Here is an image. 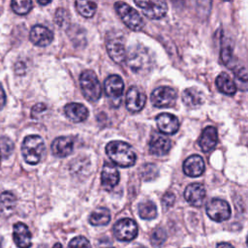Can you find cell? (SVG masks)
<instances>
[{"label":"cell","mask_w":248,"mask_h":248,"mask_svg":"<svg viewBox=\"0 0 248 248\" xmlns=\"http://www.w3.org/2000/svg\"><path fill=\"white\" fill-rule=\"evenodd\" d=\"M106 152L114 164L122 168L132 167L137 160L136 152L132 146L121 140L109 141L106 146Z\"/></svg>","instance_id":"6da1fadb"},{"label":"cell","mask_w":248,"mask_h":248,"mask_svg":"<svg viewBox=\"0 0 248 248\" xmlns=\"http://www.w3.org/2000/svg\"><path fill=\"white\" fill-rule=\"evenodd\" d=\"M126 59L129 68L138 75H143L148 72L153 62L150 50L141 45L132 46L128 51Z\"/></svg>","instance_id":"7a4b0ae2"},{"label":"cell","mask_w":248,"mask_h":248,"mask_svg":"<svg viewBox=\"0 0 248 248\" xmlns=\"http://www.w3.org/2000/svg\"><path fill=\"white\" fill-rule=\"evenodd\" d=\"M45 152L43 139L37 135L27 136L21 145V153L26 163L31 165L38 164Z\"/></svg>","instance_id":"3957f363"},{"label":"cell","mask_w":248,"mask_h":248,"mask_svg":"<svg viewBox=\"0 0 248 248\" xmlns=\"http://www.w3.org/2000/svg\"><path fill=\"white\" fill-rule=\"evenodd\" d=\"M80 88L83 96L90 102H96L102 95V87L96 74L91 70L81 73L79 78Z\"/></svg>","instance_id":"277c9868"},{"label":"cell","mask_w":248,"mask_h":248,"mask_svg":"<svg viewBox=\"0 0 248 248\" xmlns=\"http://www.w3.org/2000/svg\"><path fill=\"white\" fill-rule=\"evenodd\" d=\"M115 11L119 15L122 21L127 27L133 31H140L143 28L144 22L140 15L134 8L124 2H116L114 4Z\"/></svg>","instance_id":"5b68a950"},{"label":"cell","mask_w":248,"mask_h":248,"mask_svg":"<svg viewBox=\"0 0 248 248\" xmlns=\"http://www.w3.org/2000/svg\"><path fill=\"white\" fill-rule=\"evenodd\" d=\"M107 50L109 57L117 64H121L126 58L124 37L119 32H109L106 40Z\"/></svg>","instance_id":"8992f818"},{"label":"cell","mask_w":248,"mask_h":248,"mask_svg":"<svg viewBox=\"0 0 248 248\" xmlns=\"http://www.w3.org/2000/svg\"><path fill=\"white\" fill-rule=\"evenodd\" d=\"M105 93L110 103L114 108H117L122 99L124 91V82L118 75H111L108 77L104 83Z\"/></svg>","instance_id":"52a82bcc"},{"label":"cell","mask_w":248,"mask_h":248,"mask_svg":"<svg viewBox=\"0 0 248 248\" xmlns=\"http://www.w3.org/2000/svg\"><path fill=\"white\" fill-rule=\"evenodd\" d=\"M113 234L120 241H131L138 234V227L134 220L123 218L113 226Z\"/></svg>","instance_id":"ba28073f"},{"label":"cell","mask_w":248,"mask_h":248,"mask_svg":"<svg viewBox=\"0 0 248 248\" xmlns=\"http://www.w3.org/2000/svg\"><path fill=\"white\" fill-rule=\"evenodd\" d=\"M206 214L216 222H223L231 217V207L229 203L221 199H212L206 204Z\"/></svg>","instance_id":"9c48e42d"},{"label":"cell","mask_w":248,"mask_h":248,"mask_svg":"<svg viewBox=\"0 0 248 248\" xmlns=\"http://www.w3.org/2000/svg\"><path fill=\"white\" fill-rule=\"evenodd\" d=\"M135 4L139 6L143 15L151 19H160L164 17L168 12V6L165 1H135Z\"/></svg>","instance_id":"30bf717a"},{"label":"cell","mask_w":248,"mask_h":248,"mask_svg":"<svg viewBox=\"0 0 248 248\" xmlns=\"http://www.w3.org/2000/svg\"><path fill=\"white\" fill-rule=\"evenodd\" d=\"M151 103L157 108H168L174 104L176 100V92L169 86H160L151 93Z\"/></svg>","instance_id":"8fae6325"},{"label":"cell","mask_w":248,"mask_h":248,"mask_svg":"<svg viewBox=\"0 0 248 248\" xmlns=\"http://www.w3.org/2000/svg\"><path fill=\"white\" fill-rule=\"evenodd\" d=\"M145 95L136 86H131L126 94V108L131 112L141 110L145 105Z\"/></svg>","instance_id":"7c38bea8"},{"label":"cell","mask_w":248,"mask_h":248,"mask_svg":"<svg viewBox=\"0 0 248 248\" xmlns=\"http://www.w3.org/2000/svg\"><path fill=\"white\" fill-rule=\"evenodd\" d=\"M171 141L159 133H153L149 140V152L156 156H164L169 153Z\"/></svg>","instance_id":"4fadbf2b"},{"label":"cell","mask_w":248,"mask_h":248,"mask_svg":"<svg viewBox=\"0 0 248 248\" xmlns=\"http://www.w3.org/2000/svg\"><path fill=\"white\" fill-rule=\"evenodd\" d=\"M156 123L159 131L163 134L172 135L179 129V120L171 113L163 112L156 117Z\"/></svg>","instance_id":"5bb4252c"},{"label":"cell","mask_w":248,"mask_h":248,"mask_svg":"<svg viewBox=\"0 0 248 248\" xmlns=\"http://www.w3.org/2000/svg\"><path fill=\"white\" fill-rule=\"evenodd\" d=\"M185 200L193 206H202L205 200V189L201 183H192L184 191Z\"/></svg>","instance_id":"9a60e30c"},{"label":"cell","mask_w":248,"mask_h":248,"mask_svg":"<svg viewBox=\"0 0 248 248\" xmlns=\"http://www.w3.org/2000/svg\"><path fill=\"white\" fill-rule=\"evenodd\" d=\"M30 41L39 46H46L53 40L52 32L43 25H34L30 30Z\"/></svg>","instance_id":"2e32d148"},{"label":"cell","mask_w":248,"mask_h":248,"mask_svg":"<svg viewBox=\"0 0 248 248\" xmlns=\"http://www.w3.org/2000/svg\"><path fill=\"white\" fill-rule=\"evenodd\" d=\"M119 181V172L117 169L109 163H106L103 167L101 173V182L102 186L109 191L112 190Z\"/></svg>","instance_id":"e0dca14e"},{"label":"cell","mask_w":248,"mask_h":248,"mask_svg":"<svg viewBox=\"0 0 248 248\" xmlns=\"http://www.w3.org/2000/svg\"><path fill=\"white\" fill-rule=\"evenodd\" d=\"M183 171L191 177H198L204 171V162L200 155H192L183 163Z\"/></svg>","instance_id":"ac0fdd59"},{"label":"cell","mask_w":248,"mask_h":248,"mask_svg":"<svg viewBox=\"0 0 248 248\" xmlns=\"http://www.w3.org/2000/svg\"><path fill=\"white\" fill-rule=\"evenodd\" d=\"M13 237L18 248H29L31 246V232L23 223L18 222L14 225Z\"/></svg>","instance_id":"d6986e66"},{"label":"cell","mask_w":248,"mask_h":248,"mask_svg":"<svg viewBox=\"0 0 248 248\" xmlns=\"http://www.w3.org/2000/svg\"><path fill=\"white\" fill-rule=\"evenodd\" d=\"M74 140L70 137H59L55 139L51 144L52 154L62 158L70 155L73 151Z\"/></svg>","instance_id":"ffe728a7"},{"label":"cell","mask_w":248,"mask_h":248,"mask_svg":"<svg viewBox=\"0 0 248 248\" xmlns=\"http://www.w3.org/2000/svg\"><path fill=\"white\" fill-rule=\"evenodd\" d=\"M66 116L73 122H82L88 116V109L79 103H70L64 108Z\"/></svg>","instance_id":"44dd1931"},{"label":"cell","mask_w":248,"mask_h":248,"mask_svg":"<svg viewBox=\"0 0 248 248\" xmlns=\"http://www.w3.org/2000/svg\"><path fill=\"white\" fill-rule=\"evenodd\" d=\"M217 140L218 134L216 128L213 126H208L202 131L199 144L203 152H208L215 147Z\"/></svg>","instance_id":"7402d4cb"},{"label":"cell","mask_w":248,"mask_h":248,"mask_svg":"<svg viewBox=\"0 0 248 248\" xmlns=\"http://www.w3.org/2000/svg\"><path fill=\"white\" fill-rule=\"evenodd\" d=\"M182 101L189 108H197L203 103L204 96L198 88L190 87L183 91Z\"/></svg>","instance_id":"603a6c76"},{"label":"cell","mask_w":248,"mask_h":248,"mask_svg":"<svg viewBox=\"0 0 248 248\" xmlns=\"http://www.w3.org/2000/svg\"><path fill=\"white\" fill-rule=\"evenodd\" d=\"M215 82L218 90L225 95H233L236 92V84L226 73L219 74Z\"/></svg>","instance_id":"cb8c5ba5"},{"label":"cell","mask_w":248,"mask_h":248,"mask_svg":"<svg viewBox=\"0 0 248 248\" xmlns=\"http://www.w3.org/2000/svg\"><path fill=\"white\" fill-rule=\"evenodd\" d=\"M110 221L109 210L106 207H99L95 209L89 216V222L93 226H105Z\"/></svg>","instance_id":"d4e9b609"},{"label":"cell","mask_w":248,"mask_h":248,"mask_svg":"<svg viewBox=\"0 0 248 248\" xmlns=\"http://www.w3.org/2000/svg\"><path fill=\"white\" fill-rule=\"evenodd\" d=\"M138 210L140 217L144 220H152L157 216V207L155 203L151 201L140 202L139 204Z\"/></svg>","instance_id":"484cf974"},{"label":"cell","mask_w":248,"mask_h":248,"mask_svg":"<svg viewBox=\"0 0 248 248\" xmlns=\"http://www.w3.org/2000/svg\"><path fill=\"white\" fill-rule=\"evenodd\" d=\"M16 205V197L11 192H4L0 195V210L3 214L9 215Z\"/></svg>","instance_id":"4316f807"},{"label":"cell","mask_w":248,"mask_h":248,"mask_svg":"<svg viewBox=\"0 0 248 248\" xmlns=\"http://www.w3.org/2000/svg\"><path fill=\"white\" fill-rule=\"evenodd\" d=\"M76 8L82 16L91 17L96 12L97 5L92 1H77Z\"/></svg>","instance_id":"83f0119b"},{"label":"cell","mask_w":248,"mask_h":248,"mask_svg":"<svg viewBox=\"0 0 248 248\" xmlns=\"http://www.w3.org/2000/svg\"><path fill=\"white\" fill-rule=\"evenodd\" d=\"M13 11L17 15H25L32 8V2L29 0H13L11 2Z\"/></svg>","instance_id":"f1b7e54d"},{"label":"cell","mask_w":248,"mask_h":248,"mask_svg":"<svg viewBox=\"0 0 248 248\" xmlns=\"http://www.w3.org/2000/svg\"><path fill=\"white\" fill-rule=\"evenodd\" d=\"M158 169L154 164H145L140 169V175L146 181L155 179L158 176Z\"/></svg>","instance_id":"f546056e"},{"label":"cell","mask_w":248,"mask_h":248,"mask_svg":"<svg viewBox=\"0 0 248 248\" xmlns=\"http://www.w3.org/2000/svg\"><path fill=\"white\" fill-rule=\"evenodd\" d=\"M13 150H14V144L12 140L6 137L0 138V154L3 157L7 158L12 154Z\"/></svg>","instance_id":"4dcf8cb0"},{"label":"cell","mask_w":248,"mask_h":248,"mask_svg":"<svg viewBox=\"0 0 248 248\" xmlns=\"http://www.w3.org/2000/svg\"><path fill=\"white\" fill-rule=\"evenodd\" d=\"M150 239L154 246H161L167 239V233L162 228H157L153 231Z\"/></svg>","instance_id":"1f68e13d"},{"label":"cell","mask_w":248,"mask_h":248,"mask_svg":"<svg viewBox=\"0 0 248 248\" xmlns=\"http://www.w3.org/2000/svg\"><path fill=\"white\" fill-rule=\"evenodd\" d=\"M68 248H91V245L84 236H77L69 242Z\"/></svg>","instance_id":"d6a6232c"},{"label":"cell","mask_w":248,"mask_h":248,"mask_svg":"<svg viewBox=\"0 0 248 248\" xmlns=\"http://www.w3.org/2000/svg\"><path fill=\"white\" fill-rule=\"evenodd\" d=\"M232 71L235 78L238 80H241L243 82H248V70H246L244 67L236 66L233 68Z\"/></svg>","instance_id":"836d02e7"},{"label":"cell","mask_w":248,"mask_h":248,"mask_svg":"<svg viewBox=\"0 0 248 248\" xmlns=\"http://www.w3.org/2000/svg\"><path fill=\"white\" fill-rule=\"evenodd\" d=\"M174 200H175V197L172 193H166L163 197V200H162L164 207L169 208V207L172 206V204L174 203Z\"/></svg>","instance_id":"e575fe53"},{"label":"cell","mask_w":248,"mask_h":248,"mask_svg":"<svg viewBox=\"0 0 248 248\" xmlns=\"http://www.w3.org/2000/svg\"><path fill=\"white\" fill-rule=\"evenodd\" d=\"M46 109V107L44 105V104H37L36 106L33 107L32 108V111H31V116L33 118H36L38 117V115L42 112H44L45 110Z\"/></svg>","instance_id":"d590c367"},{"label":"cell","mask_w":248,"mask_h":248,"mask_svg":"<svg viewBox=\"0 0 248 248\" xmlns=\"http://www.w3.org/2000/svg\"><path fill=\"white\" fill-rule=\"evenodd\" d=\"M61 18V20H60V22L58 23V25H63L65 22H66V20H65V18H68V15H67V12L65 11V10H63V9H59V10H57V12H56V15H55V19L56 18Z\"/></svg>","instance_id":"8d00e7d4"},{"label":"cell","mask_w":248,"mask_h":248,"mask_svg":"<svg viewBox=\"0 0 248 248\" xmlns=\"http://www.w3.org/2000/svg\"><path fill=\"white\" fill-rule=\"evenodd\" d=\"M5 104H6V95H5L2 85L0 84V109L3 108Z\"/></svg>","instance_id":"74e56055"},{"label":"cell","mask_w":248,"mask_h":248,"mask_svg":"<svg viewBox=\"0 0 248 248\" xmlns=\"http://www.w3.org/2000/svg\"><path fill=\"white\" fill-rule=\"evenodd\" d=\"M216 248H234L232 245H231L230 243H226V242H223V243H220L217 245Z\"/></svg>","instance_id":"f35d334b"},{"label":"cell","mask_w":248,"mask_h":248,"mask_svg":"<svg viewBox=\"0 0 248 248\" xmlns=\"http://www.w3.org/2000/svg\"><path fill=\"white\" fill-rule=\"evenodd\" d=\"M39 2V4H41V5H46V4H49L50 3V1H38Z\"/></svg>","instance_id":"ab89813d"},{"label":"cell","mask_w":248,"mask_h":248,"mask_svg":"<svg viewBox=\"0 0 248 248\" xmlns=\"http://www.w3.org/2000/svg\"><path fill=\"white\" fill-rule=\"evenodd\" d=\"M52 248H62V246L60 243H56V244H54V246Z\"/></svg>","instance_id":"60d3db41"},{"label":"cell","mask_w":248,"mask_h":248,"mask_svg":"<svg viewBox=\"0 0 248 248\" xmlns=\"http://www.w3.org/2000/svg\"><path fill=\"white\" fill-rule=\"evenodd\" d=\"M132 248H146V247L141 246V245H138V246H134V247H132Z\"/></svg>","instance_id":"b9f144b4"},{"label":"cell","mask_w":248,"mask_h":248,"mask_svg":"<svg viewBox=\"0 0 248 248\" xmlns=\"http://www.w3.org/2000/svg\"><path fill=\"white\" fill-rule=\"evenodd\" d=\"M0 248H4V246H3V242H2V239L0 238Z\"/></svg>","instance_id":"7bdbcfd3"},{"label":"cell","mask_w":248,"mask_h":248,"mask_svg":"<svg viewBox=\"0 0 248 248\" xmlns=\"http://www.w3.org/2000/svg\"><path fill=\"white\" fill-rule=\"evenodd\" d=\"M101 248H113V247H112V246H109V245H108V246H105V245H104V246L101 247Z\"/></svg>","instance_id":"ee69618b"},{"label":"cell","mask_w":248,"mask_h":248,"mask_svg":"<svg viewBox=\"0 0 248 248\" xmlns=\"http://www.w3.org/2000/svg\"><path fill=\"white\" fill-rule=\"evenodd\" d=\"M246 241H247V245H248V235H247V240Z\"/></svg>","instance_id":"f6af8a7d"},{"label":"cell","mask_w":248,"mask_h":248,"mask_svg":"<svg viewBox=\"0 0 248 248\" xmlns=\"http://www.w3.org/2000/svg\"><path fill=\"white\" fill-rule=\"evenodd\" d=\"M0 159H1V154H0Z\"/></svg>","instance_id":"bcb514c9"}]
</instances>
